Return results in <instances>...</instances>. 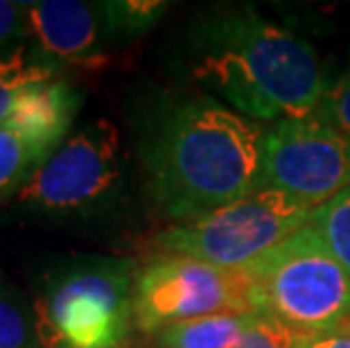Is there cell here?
<instances>
[{"label":"cell","mask_w":350,"mask_h":348,"mask_svg":"<svg viewBox=\"0 0 350 348\" xmlns=\"http://www.w3.org/2000/svg\"><path fill=\"white\" fill-rule=\"evenodd\" d=\"M195 77L237 113L265 122L312 116L325 75L314 46L251 7H226L192 29Z\"/></svg>","instance_id":"cell-2"},{"label":"cell","mask_w":350,"mask_h":348,"mask_svg":"<svg viewBox=\"0 0 350 348\" xmlns=\"http://www.w3.org/2000/svg\"><path fill=\"white\" fill-rule=\"evenodd\" d=\"M133 260L79 258L50 271L34 303L41 348H118L133 325Z\"/></svg>","instance_id":"cell-4"},{"label":"cell","mask_w":350,"mask_h":348,"mask_svg":"<svg viewBox=\"0 0 350 348\" xmlns=\"http://www.w3.org/2000/svg\"><path fill=\"white\" fill-rule=\"evenodd\" d=\"M122 145L116 124L95 120L70 134L16 195L25 213L84 217L113 202L122 186Z\"/></svg>","instance_id":"cell-6"},{"label":"cell","mask_w":350,"mask_h":348,"mask_svg":"<svg viewBox=\"0 0 350 348\" xmlns=\"http://www.w3.org/2000/svg\"><path fill=\"white\" fill-rule=\"evenodd\" d=\"M57 79V70L48 66L29 46L0 50V122Z\"/></svg>","instance_id":"cell-11"},{"label":"cell","mask_w":350,"mask_h":348,"mask_svg":"<svg viewBox=\"0 0 350 348\" xmlns=\"http://www.w3.org/2000/svg\"><path fill=\"white\" fill-rule=\"evenodd\" d=\"M29 41L36 55L57 70V66H84L102 62L100 50L107 27L98 3L79 0H43L27 3Z\"/></svg>","instance_id":"cell-10"},{"label":"cell","mask_w":350,"mask_h":348,"mask_svg":"<svg viewBox=\"0 0 350 348\" xmlns=\"http://www.w3.org/2000/svg\"><path fill=\"white\" fill-rule=\"evenodd\" d=\"M262 136L253 120L204 95L154 100L138 122L154 204L185 222L262 190Z\"/></svg>","instance_id":"cell-1"},{"label":"cell","mask_w":350,"mask_h":348,"mask_svg":"<svg viewBox=\"0 0 350 348\" xmlns=\"http://www.w3.org/2000/svg\"><path fill=\"white\" fill-rule=\"evenodd\" d=\"M314 116L350 138V62L334 79H325Z\"/></svg>","instance_id":"cell-16"},{"label":"cell","mask_w":350,"mask_h":348,"mask_svg":"<svg viewBox=\"0 0 350 348\" xmlns=\"http://www.w3.org/2000/svg\"><path fill=\"white\" fill-rule=\"evenodd\" d=\"M256 312L301 335L350 321V273L312 224H305L244 267Z\"/></svg>","instance_id":"cell-3"},{"label":"cell","mask_w":350,"mask_h":348,"mask_svg":"<svg viewBox=\"0 0 350 348\" xmlns=\"http://www.w3.org/2000/svg\"><path fill=\"white\" fill-rule=\"evenodd\" d=\"M253 312L211 314L201 319L174 323L156 332L159 348H235L247 332Z\"/></svg>","instance_id":"cell-12"},{"label":"cell","mask_w":350,"mask_h":348,"mask_svg":"<svg viewBox=\"0 0 350 348\" xmlns=\"http://www.w3.org/2000/svg\"><path fill=\"white\" fill-rule=\"evenodd\" d=\"M235 348H301V332L269 314L253 312L249 328Z\"/></svg>","instance_id":"cell-17"},{"label":"cell","mask_w":350,"mask_h":348,"mask_svg":"<svg viewBox=\"0 0 350 348\" xmlns=\"http://www.w3.org/2000/svg\"><path fill=\"white\" fill-rule=\"evenodd\" d=\"M79 105L77 88L55 79L0 122V204L16 197L36 168L68 138Z\"/></svg>","instance_id":"cell-9"},{"label":"cell","mask_w":350,"mask_h":348,"mask_svg":"<svg viewBox=\"0 0 350 348\" xmlns=\"http://www.w3.org/2000/svg\"><path fill=\"white\" fill-rule=\"evenodd\" d=\"M350 186V138L314 113L280 120L262 136V188L321 206Z\"/></svg>","instance_id":"cell-8"},{"label":"cell","mask_w":350,"mask_h":348,"mask_svg":"<svg viewBox=\"0 0 350 348\" xmlns=\"http://www.w3.org/2000/svg\"><path fill=\"white\" fill-rule=\"evenodd\" d=\"M118 348H129V344H124V346H118Z\"/></svg>","instance_id":"cell-20"},{"label":"cell","mask_w":350,"mask_h":348,"mask_svg":"<svg viewBox=\"0 0 350 348\" xmlns=\"http://www.w3.org/2000/svg\"><path fill=\"white\" fill-rule=\"evenodd\" d=\"M0 348H41L34 303L0 273Z\"/></svg>","instance_id":"cell-13"},{"label":"cell","mask_w":350,"mask_h":348,"mask_svg":"<svg viewBox=\"0 0 350 348\" xmlns=\"http://www.w3.org/2000/svg\"><path fill=\"white\" fill-rule=\"evenodd\" d=\"M301 348H350V328L348 323L337 330L301 335Z\"/></svg>","instance_id":"cell-19"},{"label":"cell","mask_w":350,"mask_h":348,"mask_svg":"<svg viewBox=\"0 0 350 348\" xmlns=\"http://www.w3.org/2000/svg\"><path fill=\"white\" fill-rule=\"evenodd\" d=\"M25 39H29L27 3L0 0V50L23 46Z\"/></svg>","instance_id":"cell-18"},{"label":"cell","mask_w":350,"mask_h":348,"mask_svg":"<svg viewBox=\"0 0 350 348\" xmlns=\"http://www.w3.org/2000/svg\"><path fill=\"white\" fill-rule=\"evenodd\" d=\"M310 224L350 273V186L317 206Z\"/></svg>","instance_id":"cell-15"},{"label":"cell","mask_w":350,"mask_h":348,"mask_svg":"<svg viewBox=\"0 0 350 348\" xmlns=\"http://www.w3.org/2000/svg\"><path fill=\"white\" fill-rule=\"evenodd\" d=\"M226 312H256L244 269L156 254L133 276V325L156 335L167 325Z\"/></svg>","instance_id":"cell-7"},{"label":"cell","mask_w":350,"mask_h":348,"mask_svg":"<svg viewBox=\"0 0 350 348\" xmlns=\"http://www.w3.org/2000/svg\"><path fill=\"white\" fill-rule=\"evenodd\" d=\"M314 206L262 188L224 209L163 228L152 238V249L195 258L221 269H244L310 224Z\"/></svg>","instance_id":"cell-5"},{"label":"cell","mask_w":350,"mask_h":348,"mask_svg":"<svg viewBox=\"0 0 350 348\" xmlns=\"http://www.w3.org/2000/svg\"><path fill=\"white\" fill-rule=\"evenodd\" d=\"M104 27L109 36L118 39H131L140 36L154 27L161 21V16L170 10L163 0H113V3H98Z\"/></svg>","instance_id":"cell-14"}]
</instances>
